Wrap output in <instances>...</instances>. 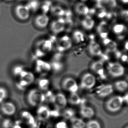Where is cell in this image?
I'll return each instance as SVG.
<instances>
[{
  "mask_svg": "<svg viewBox=\"0 0 128 128\" xmlns=\"http://www.w3.org/2000/svg\"><path fill=\"white\" fill-rule=\"evenodd\" d=\"M82 1L83 2H86V1H89V0H82Z\"/></svg>",
  "mask_w": 128,
  "mask_h": 128,
  "instance_id": "7dc6e473",
  "label": "cell"
},
{
  "mask_svg": "<svg viewBox=\"0 0 128 128\" xmlns=\"http://www.w3.org/2000/svg\"><path fill=\"white\" fill-rule=\"evenodd\" d=\"M102 5H106L109 8H114L117 5L116 0H102Z\"/></svg>",
  "mask_w": 128,
  "mask_h": 128,
  "instance_id": "74e56055",
  "label": "cell"
},
{
  "mask_svg": "<svg viewBox=\"0 0 128 128\" xmlns=\"http://www.w3.org/2000/svg\"><path fill=\"white\" fill-rule=\"evenodd\" d=\"M68 101L70 104L74 105H78L81 103L82 99L77 92L70 93L68 99Z\"/></svg>",
  "mask_w": 128,
  "mask_h": 128,
  "instance_id": "f1b7e54d",
  "label": "cell"
},
{
  "mask_svg": "<svg viewBox=\"0 0 128 128\" xmlns=\"http://www.w3.org/2000/svg\"><path fill=\"white\" fill-rule=\"evenodd\" d=\"M50 12L52 16L57 18H63L65 13V11L62 7L58 5L52 6Z\"/></svg>",
  "mask_w": 128,
  "mask_h": 128,
  "instance_id": "4316f807",
  "label": "cell"
},
{
  "mask_svg": "<svg viewBox=\"0 0 128 128\" xmlns=\"http://www.w3.org/2000/svg\"><path fill=\"white\" fill-rule=\"evenodd\" d=\"M80 113L83 118L86 119H91L94 116L95 111L90 107L83 106L80 109Z\"/></svg>",
  "mask_w": 128,
  "mask_h": 128,
  "instance_id": "603a6c76",
  "label": "cell"
},
{
  "mask_svg": "<svg viewBox=\"0 0 128 128\" xmlns=\"http://www.w3.org/2000/svg\"><path fill=\"white\" fill-rule=\"evenodd\" d=\"M35 76L32 73L24 70L19 77V80L16 84L19 90H24L31 85L35 80Z\"/></svg>",
  "mask_w": 128,
  "mask_h": 128,
  "instance_id": "7a4b0ae2",
  "label": "cell"
},
{
  "mask_svg": "<svg viewBox=\"0 0 128 128\" xmlns=\"http://www.w3.org/2000/svg\"><path fill=\"white\" fill-rule=\"evenodd\" d=\"M112 29L114 34L121 40L125 37L128 31L126 26L122 23L115 24Z\"/></svg>",
  "mask_w": 128,
  "mask_h": 128,
  "instance_id": "ac0fdd59",
  "label": "cell"
},
{
  "mask_svg": "<svg viewBox=\"0 0 128 128\" xmlns=\"http://www.w3.org/2000/svg\"><path fill=\"white\" fill-rule=\"evenodd\" d=\"M111 30L110 25L106 21L100 22L97 26V33L102 39L108 37Z\"/></svg>",
  "mask_w": 128,
  "mask_h": 128,
  "instance_id": "7c38bea8",
  "label": "cell"
},
{
  "mask_svg": "<svg viewBox=\"0 0 128 128\" xmlns=\"http://www.w3.org/2000/svg\"><path fill=\"white\" fill-rule=\"evenodd\" d=\"M121 16L125 21H128V13L127 10H123L121 12Z\"/></svg>",
  "mask_w": 128,
  "mask_h": 128,
  "instance_id": "60d3db41",
  "label": "cell"
},
{
  "mask_svg": "<svg viewBox=\"0 0 128 128\" xmlns=\"http://www.w3.org/2000/svg\"><path fill=\"white\" fill-rule=\"evenodd\" d=\"M0 109L3 114L7 116L14 115L17 111L15 104L10 101H6L0 104Z\"/></svg>",
  "mask_w": 128,
  "mask_h": 128,
  "instance_id": "9c48e42d",
  "label": "cell"
},
{
  "mask_svg": "<svg viewBox=\"0 0 128 128\" xmlns=\"http://www.w3.org/2000/svg\"><path fill=\"white\" fill-rule=\"evenodd\" d=\"M124 48H125V50H126V51H127V50H128V41H126V42L125 43Z\"/></svg>",
  "mask_w": 128,
  "mask_h": 128,
  "instance_id": "f6af8a7d",
  "label": "cell"
},
{
  "mask_svg": "<svg viewBox=\"0 0 128 128\" xmlns=\"http://www.w3.org/2000/svg\"><path fill=\"white\" fill-rule=\"evenodd\" d=\"M14 123L10 118H5L2 121V128H12Z\"/></svg>",
  "mask_w": 128,
  "mask_h": 128,
  "instance_id": "8d00e7d4",
  "label": "cell"
},
{
  "mask_svg": "<svg viewBox=\"0 0 128 128\" xmlns=\"http://www.w3.org/2000/svg\"><path fill=\"white\" fill-rule=\"evenodd\" d=\"M73 111L72 110H68L66 111H65L64 113V116L66 118H72L74 117L73 116Z\"/></svg>",
  "mask_w": 128,
  "mask_h": 128,
  "instance_id": "ab89813d",
  "label": "cell"
},
{
  "mask_svg": "<svg viewBox=\"0 0 128 128\" xmlns=\"http://www.w3.org/2000/svg\"><path fill=\"white\" fill-rule=\"evenodd\" d=\"M12 128H23L22 125H21L19 121H17L16 123H14V125Z\"/></svg>",
  "mask_w": 128,
  "mask_h": 128,
  "instance_id": "ee69618b",
  "label": "cell"
},
{
  "mask_svg": "<svg viewBox=\"0 0 128 128\" xmlns=\"http://www.w3.org/2000/svg\"><path fill=\"white\" fill-rule=\"evenodd\" d=\"M90 68L94 73L99 75H102L104 73V64L102 61H94L91 65Z\"/></svg>",
  "mask_w": 128,
  "mask_h": 128,
  "instance_id": "d4e9b609",
  "label": "cell"
},
{
  "mask_svg": "<svg viewBox=\"0 0 128 128\" xmlns=\"http://www.w3.org/2000/svg\"><path fill=\"white\" fill-rule=\"evenodd\" d=\"M50 65L51 68H52L54 70H57V71L61 69L62 67V64L57 60L53 61L52 65L51 64Z\"/></svg>",
  "mask_w": 128,
  "mask_h": 128,
  "instance_id": "f35d334b",
  "label": "cell"
},
{
  "mask_svg": "<svg viewBox=\"0 0 128 128\" xmlns=\"http://www.w3.org/2000/svg\"><path fill=\"white\" fill-rule=\"evenodd\" d=\"M125 128H128V126H126V127Z\"/></svg>",
  "mask_w": 128,
  "mask_h": 128,
  "instance_id": "c3c4849f",
  "label": "cell"
},
{
  "mask_svg": "<svg viewBox=\"0 0 128 128\" xmlns=\"http://www.w3.org/2000/svg\"><path fill=\"white\" fill-rule=\"evenodd\" d=\"M53 42L50 39H44L38 42L37 44L36 55L38 57L45 55L52 50Z\"/></svg>",
  "mask_w": 128,
  "mask_h": 128,
  "instance_id": "277c9868",
  "label": "cell"
},
{
  "mask_svg": "<svg viewBox=\"0 0 128 128\" xmlns=\"http://www.w3.org/2000/svg\"><path fill=\"white\" fill-rule=\"evenodd\" d=\"M66 27V22L64 18H57L52 21L50 25V31L54 35L59 34L62 33Z\"/></svg>",
  "mask_w": 128,
  "mask_h": 128,
  "instance_id": "ba28073f",
  "label": "cell"
},
{
  "mask_svg": "<svg viewBox=\"0 0 128 128\" xmlns=\"http://www.w3.org/2000/svg\"><path fill=\"white\" fill-rule=\"evenodd\" d=\"M90 9L83 2H78L74 6V10L78 15L85 16L88 15L90 12Z\"/></svg>",
  "mask_w": 128,
  "mask_h": 128,
  "instance_id": "ffe728a7",
  "label": "cell"
},
{
  "mask_svg": "<svg viewBox=\"0 0 128 128\" xmlns=\"http://www.w3.org/2000/svg\"><path fill=\"white\" fill-rule=\"evenodd\" d=\"M114 91L113 87L110 84L100 85L97 88V94L100 97H106L112 94Z\"/></svg>",
  "mask_w": 128,
  "mask_h": 128,
  "instance_id": "2e32d148",
  "label": "cell"
},
{
  "mask_svg": "<svg viewBox=\"0 0 128 128\" xmlns=\"http://www.w3.org/2000/svg\"><path fill=\"white\" fill-rule=\"evenodd\" d=\"M120 58L121 59L122 61H123L124 62H127L128 61V57L126 54H122L120 57Z\"/></svg>",
  "mask_w": 128,
  "mask_h": 128,
  "instance_id": "7bdbcfd3",
  "label": "cell"
},
{
  "mask_svg": "<svg viewBox=\"0 0 128 128\" xmlns=\"http://www.w3.org/2000/svg\"><path fill=\"white\" fill-rule=\"evenodd\" d=\"M95 21L90 15L84 16L81 22L82 27L86 30H90L93 29L95 26Z\"/></svg>",
  "mask_w": 128,
  "mask_h": 128,
  "instance_id": "44dd1931",
  "label": "cell"
},
{
  "mask_svg": "<svg viewBox=\"0 0 128 128\" xmlns=\"http://www.w3.org/2000/svg\"><path fill=\"white\" fill-rule=\"evenodd\" d=\"M52 5L51 2L47 1L43 2L42 5L41 6V9H42V13L47 14V12H50V9L52 7Z\"/></svg>",
  "mask_w": 128,
  "mask_h": 128,
  "instance_id": "e575fe53",
  "label": "cell"
},
{
  "mask_svg": "<svg viewBox=\"0 0 128 128\" xmlns=\"http://www.w3.org/2000/svg\"><path fill=\"white\" fill-rule=\"evenodd\" d=\"M122 3L124 4H127L128 3V0H120Z\"/></svg>",
  "mask_w": 128,
  "mask_h": 128,
  "instance_id": "bcb514c9",
  "label": "cell"
},
{
  "mask_svg": "<svg viewBox=\"0 0 128 128\" xmlns=\"http://www.w3.org/2000/svg\"><path fill=\"white\" fill-rule=\"evenodd\" d=\"M26 5L29 8L30 11H36L38 10L40 7V4L37 0H31Z\"/></svg>",
  "mask_w": 128,
  "mask_h": 128,
  "instance_id": "d6a6232c",
  "label": "cell"
},
{
  "mask_svg": "<svg viewBox=\"0 0 128 128\" xmlns=\"http://www.w3.org/2000/svg\"><path fill=\"white\" fill-rule=\"evenodd\" d=\"M102 43L107 52H114L117 50L118 45L116 42L108 37L102 39Z\"/></svg>",
  "mask_w": 128,
  "mask_h": 128,
  "instance_id": "d6986e66",
  "label": "cell"
},
{
  "mask_svg": "<svg viewBox=\"0 0 128 128\" xmlns=\"http://www.w3.org/2000/svg\"><path fill=\"white\" fill-rule=\"evenodd\" d=\"M70 121L72 128H85L86 122L82 118L74 117Z\"/></svg>",
  "mask_w": 128,
  "mask_h": 128,
  "instance_id": "83f0119b",
  "label": "cell"
},
{
  "mask_svg": "<svg viewBox=\"0 0 128 128\" xmlns=\"http://www.w3.org/2000/svg\"><path fill=\"white\" fill-rule=\"evenodd\" d=\"M21 118L22 121L30 126H34L35 121L32 115L28 111H22L21 113Z\"/></svg>",
  "mask_w": 128,
  "mask_h": 128,
  "instance_id": "7402d4cb",
  "label": "cell"
},
{
  "mask_svg": "<svg viewBox=\"0 0 128 128\" xmlns=\"http://www.w3.org/2000/svg\"><path fill=\"white\" fill-rule=\"evenodd\" d=\"M46 97L42 90L32 89L28 92L27 100L28 104L32 107H39L44 102Z\"/></svg>",
  "mask_w": 128,
  "mask_h": 128,
  "instance_id": "6da1fadb",
  "label": "cell"
},
{
  "mask_svg": "<svg viewBox=\"0 0 128 128\" xmlns=\"http://www.w3.org/2000/svg\"><path fill=\"white\" fill-rule=\"evenodd\" d=\"M52 102L57 109H62L66 106L68 100L64 94L60 93L54 96L52 99Z\"/></svg>",
  "mask_w": 128,
  "mask_h": 128,
  "instance_id": "4fadbf2b",
  "label": "cell"
},
{
  "mask_svg": "<svg viewBox=\"0 0 128 128\" xmlns=\"http://www.w3.org/2000/svg\"><path fill=\"white\" fill-rule=\"evenodd\" d=\"M88 50L90 55L94 57L102 55V50L100 45L94 40H92L88 45Z\"/></svg>",
  "mask_w": 128,
  "mask_h": 128,
  "instance_id": "e0dca14e",
  "label": "cell"
},
{
  "mask_svg": "<svg viewBox=\"0 0 128 128\" xmlns=\"http://www.w3.org/2000/svg\"><path fill=\"white\" fill-rule=\"evenodd\" d=\"M72 40L77 44H82L86 40L85 34L80 30H75L72 34Z\"/></svg>",
  "mask_w": 128,
  "mask_h": 128,
  "instance_id": "cb8c5ba5",
  "label": "cell"
},
{
  "mask_svg": "<svg viewBox=\"0 0 128 128\" xmlns=\"http://www.w3.org/2000/svg\"><path fill=\"white\" fill-rule=\"evenodd\" d=\"M38 86L40 90H46L48 89L49 86V82L48 80L46 79H40L38 82Z\"/></svg>",
  "mask_w": 128,
  "mask_h": 128,
  "instance_id": "d590c367",
  "label": "cell"
},
{
  "mask_svg": "<svg viewBox=\"0 0 128 128\" xmlns=\"http://www.w3.org/2000/svg\"><path fill=\"white\" fill-rule=\"evenodd\" d=\"M7 1H12V0H7Z\"/></svg>",
  "mask_w": 128,
  "mask_h": 128,
  "instance_id": "681fc988",
  "label": "cell"
},
{
  "mask_svg": "<svg viewBox=\"0 0 128 128\" xmlns=\"http://www.w3.org/2000/svg\"><path fill=\"white\" fill-rule=\"evenodd\" d=\"M51 69L50 64L41 60H37L36 62V69L37 71L42 73L44 72H48Z\"/></svg>",
  "mask_w": 128,
  "mask_h": 128,
  "instance_id": "484cf974",
  "label": "cell"
},
{
  "mask_svg": "<svg viewBox=\"0 0 128 128\" xmlns=\"http://www.w3.org/2000/svg\"><path fill=\"white\" fill-rule=\"evenodd\" d=\"M24 68L21 65L16 66L13 68L12 73L14 76L17 77H19L21 73L24 71Z\"/></svg>",
  "mask_w": 128,
  "mask_h": 128,
  "instance_id": "836d02e7",
  "label": "cell"
},
{
  "mask_svg": "<svg viewBox=\"0 0 128 128\" xmlns=\"http://www.w3.org/2000/svg\"><path fill=\"white\" fill-rule=\"evenodd\" d=\"M62 87L65 90L70 93L77 92L78 85L76 81L71 77H67L62 82Z\"/></svg>",
  "mask_w": 128,
  "mask_h": 128,
  "instance_id": "30bf717a",
  "label": "cell"
},
{
  "mask_svg": "<svg viewBox=\"0 0 128 128\" xmlns=\"http://www.w3.org/2000/svg\"><path fill=\"white\" fill-rule=\"evenodd\" d=\"M73 40L72 38L68 35L61 36L58 40L56 43V48L60 53L69 50L72 47Z\"/></svg>",
  "mask_w": 128,
  "mask_h": 128,
  "instance_id": "8992f818",
  "label": "cell"
},
{
  "mask_svg": "<svg viewBox=\"0 0 128 128\" xmlns=\"http://www.w3.org/2000/svg\"><path fill=\"white\" fill-rule=\"evenodd\" d=\"M108 73L111 76L114 78H118L122 76L125 72V68L120 63L110 62L107 66Z\"/></svg>",
  "mask_w": 128,
  "mask_h": 128,
  "instance_id": "5b68a950",
  "label": "cell"
},
{
  "mask_svg": "<svg viewBox=\"0 0 128 128\" xmlns=\"http://www.w3.org/2000/svg\"><path fill=\"white\" fill-rule=\"evenodd\" d=\"M128 83L125 80H119L114 83V87L118 91L124 92L128 89Z\"/></svg>",
  "mask_w": 128,
  "mask_h": 128,
  "instance_id": "f546056e",
  "label": "cell"
},
{
  "mask_svg": "<svg viewBox=\"0 0 128 128\" xmlns=\"http://www.w3.org/2000/svg\"><path fill=\"white\" fill-rule=\"evenodd\" d=\"M15 12L17 17L21 20L25 21L30 18V10L26 5H17L16 7Z\"/></svg>",
  "mask_w": 128,
  "mask_h": 128,
  "instance_id": "8fae6325",
  "label": "cell"
},
{
  "mask_svg": "<svg viewBox=\"0 0 128 128\" xmlns=\"http://www.w3.org/2000/svg\"><path fill=\"white\" fill-rule=\"evenodd\" d=\"M85 128H102V126L98 121L96 120L92 119L86 123Z\"/></svg>",
  "mask_w": 128,
  "mask_h": 128,
  "instance_id": "1f68e13d",
  "label": "cell"
},
{
  "mask_svg": "<svg viewBox=\"0 0 128 128\" xmlns=\"http://www.w3.org/2000/svg\"><path fill=\"white\" fill-rule=\"evenodd\" d=\"M96 79L95 76L90 73H86L82 77L80 83L81 88L85 90H90L95 86Z\"/></svg>",
  "mask_w": 128,
  "mask_h": 128,
  "instance_id": "52a82bcc",
  "label": "cell"
},
{
  "mask_svg": "<svg viewBox=\"0 0 128 128\" xmlns=\"http://www.w3.org/2000/svg\"><path fill=\"white\" fill-rule=\"evenodd\" d=\"M51 115V111L46 106L41 105L38 107L37 110V116L38 119L45 121L49 119Z\"/></svg>",
  "mask_w": 128,
  "mask_h": 128,
  "instance_id": "5bb4252c",
  "label": "cell"
},
{
  "mask_svg": "<svg viewBox=\"0 0 128 128\" xmlns=\"http://www.w3.org/2000/svg\"><path fill=\"white\" fill-rule=\"evenodd\" d=\"M8 96V92L5 87L0 86V104L4 102Z\"/></svg>",
  "mask_w": 128,
  "mask_h": 128,
  "instance_id": "4dcf8cb0",
  "label": "cell"
},
{
  "mask_svg": "<svg viewBox=\"0 0 128 128\" xmlns=\"http://www.w3.org/2000/svg\"><path fill=\"white\" fill-rule=\"evenodd\" d=\"M34 22L37 28L43 29L48 26L50 23V18L47 14L42 13L36 16Z\"/></svg>",
  "mask_w": 128,
  "mask_h": 128,
  "instance_id": "9a60e30c",
  "label": "cell"
},
{
  "mask_svg": "<svg viewBox=\"0 0 128 128\" xmlns=\"http://www.w3.org/2000/svg\"><path fill=\"white\" fill-rule=\"evenodd\" d=\"M57 128H67V125H66V123H65L63 121L57 124L56 125Z\"/></svg>",
  "mask_w": 128,
  "mask_h": 128,
  "instance_id": "b9f144b4",
  "label": "cell"
},
{
  "mask_svg": "<svg viewBox=\"0 0 128 128\" xmlns=\"http://www.w3.org/2000/svg\"><path fill=\"white\" fill-rule=\"evenodd\" d=\"M124 102L123 97L114 96L107 100L106 104V108L110 112H117L121 109Z\"/></svg>",
  "mask_w": 128,
  "mask_h": 128,
  "instance_id": "3957f363",
  "label": "cell"
}]
</instances>
